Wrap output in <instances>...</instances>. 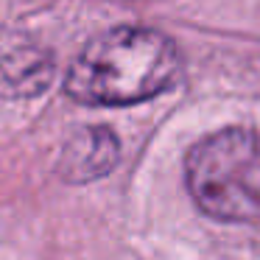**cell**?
<instances>
[{
	"label": "cell",
	"instance_id": "3957f363",
	"mask_svg": "<svg viewBox=\"0 0 260 260\" xmlns=\"http://www.w3.org/2000/svg\"><path fill=\"white\" fill-rule=\"evenodd\" d=\"M120 143L107 126H87L70 137L59 159V174L68 182H90L109 174L118 162Z\"/></svg>",
	"mask_w": 260,
	"mask_h": 260
},
{
	"label": "cell",
	"instance_id": "277c9868",
	"mask_svg": "<svg viewBox=\"0 0 260 260\" xmlns=\"http://www.w3.org/2000/svg\"><path fill=\"white\" fill-rule=\"evenodd\" d=\"M51 76L53 62L48 59V53L37 51V48L12 51L0 62V84L12 95H37L48 87Z\"/></svg>",
	"mask_w": 260,
	"mask_h": 260
},
{
	"label": "cell",
	"instance_id": "6da1fadb",
	"mask_svg": "<svg viewBox=\"0 0 260 260\" xmlns=\"http://www.w3.org/2000/svg\"><path fill=\"white\" fill-rule=\"evenodd\" d=\"M179 73L174 40L157 28L118 25L84 45L64 76V92L87 107H126L168 90Z\"/></svg>",
	"mask_w": 260,
	"mask_h": 260
},
{
	"label": "cell",
	"instance_id": "7a4b0ae2",
	"mask_svg": "<svg viewBox=\"0 0 260 260\" xmlns=\"http://www.w3.org/2000/svg\"><path fill=\"white\" fill-rule=\"evenodd\" d=\"M187 190L218 221H260V137L249 129H221L185 157Z\"/></svg>",
	"mask_w": 260,
	"mask_h": 260
}]
</instances>
